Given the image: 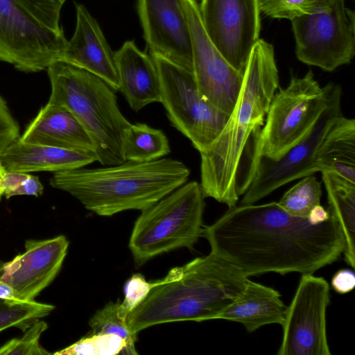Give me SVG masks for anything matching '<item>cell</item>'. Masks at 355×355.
Instances as JSON below:
<instances>
[{
    "label": "cell",
    "mask_w": 355,
    "mask_h": 355,
    "mask_svg": "<svg viewBox=\"0 0 355 355\" xmlns=\"http://www.w3.org/2000/svg\"><path fill=\"white\" fill-rule=\"evenodd\" d=\"M260 12L273 19L295 18L320 12L332 0H257Z\"/></svg>",
    "instance_id": "f1b7e54d"
},
{
    "label": "cell",
    "mask_w": 355,
    "mask_h": 355,
    "mask_svg": "<svg viewBox=\"0 0 355 355\" xmlns=\"http://www.w3.org/2000/svg\"><path fill=\"white\" fill-rule=\"evenodd\" d=\"M322 194L321 182L311 175L288 190L278 203L289 214L307 218L311 210L320 205Z\"/></svg>",
    "instance_id": "d4e9b609"
},
{
    "label": "cell",
    "mask_w": 355,
    "mask_h": 355,
    "mask_svg": "<svg viewBox=\"0 0 355 355\" xmlns=\"http://www.w3.org/2000/svg\"><path fill=\"white\" fill-rule=\"evenodd\" d=\"M201 236L211 252L247 277L266 272L313 274L336 261L345 239L331 214L321 223L293 216L278 202L240 205L229 208Z\"/></svg>",
    "instance_id": "6da1fadb"
},
{
    "label": "cell",
    "mask_w": 355,
    "mask_h": 355,
    "mask_svg": "<svg viewBox=\"0 0 355 355\" xmlns=\"http://www.w3.org/2000/svg\"><path fill=\"white\" fill-rule=\"evenodd\" d=\"M150 56L159 74L160 103L171 124L200 153L206 151L218 137L230 116L202 97L192 72L157 55Z\"/></svg>",
    "instance_id": "ba28073f"
},
{
    "label": "cell",
    "mask_w": 355,
    "mask_h": 355,
    "mask_svg": "<svg viewBox=\"0 0 355 355\" xmlns=\"http://www.w3.org/2000/svg\"><path fill=\"white\" fill-rule=\"evenodd\" d=\"M122 150L125 161L146 162L159 159L171 152L164 132L146 123L130 124L123 132Z\"/></svg>",
    "instance_id": "cb8c5ba5"
},
{
    "label": "cell",
    "mask_w": 355,
    "mask_h": 355,
    "mask_svg": "<svg viewBox=\"0 0 355 355\" xmlns=\"http://www.w3.org/2000/svg\"><path fill=\"white\" fill-rule=\"evenodd\" d=\"M119 90L130 108L138 112L153 103L161 102L158 71L150 56L128 40L114 52Z\"/></svg>",
    "instance_id": "ac0fdd59"
},
{
    "label": "cell",
    "mask_w": 355,
    "mask_h": 355,
    "mask_svg": "<svg viewBox=\"0 0 355 355\" xmlns=\"http://www.w3.org/2000/svg\"><path fill=\"white\" fill-rule=\"evenodd\" d=\"M156 285V281L149 282L140 274L133 275L124 286V300L120 303L119 313L126 320L129 313L135 309Z\"/></svg>",
    "instance_id": "1f68e13d"
},
{
    "label": "cell",
    "mask_w": 355,
    "mask_h": 355,
    "mask_svg": "<svg viewBox=\"0 0 355 355\" xmlns=\"http://www.w3.org/2000/svg\"><path fill=\"white\" fill-rule=\"evenodd\" d=\"M55 306L37 302H10L0 298V331L12 327L25 331L33 322L48 315Z\"/></svg>",
    "instance_id": "484cf974"
},
{
    "label": "cell",
    "mask_w": 355,
    "mask_h": 355,
    "mask_svg": "<svg viewBox=\"0 0 355 355\" xmlns=\"http://www.w3.org/2000/svg\"><path fill=\"white\" fill-rule=\"evenodd\" d=\"M205 198L200 183L187 182L142 210L129 241L135 263L180 248L193 250L203 230Z\"/></svg>",
    "instance_id": "8992f818"
},
{
    "label": "cell",
    "mask_w": 355,
    "mask_h": 355,
    "mask_svg": "<svg viewBox=\"0 0 355 355\" xmlns=\"http://www.w3.org/2000/svg\"><path fill=\"white\" fill-rule=\"evenodd\" d=\"M19 137V127L6 101L0 96V153Z\"/></svg>",
    "instance_id": "d6a6232c"
},
{
    "label": "cell",
    "mask_w": 355,
    "mask_h": 355,
    "mask_svg": "<svg viewBox=\"0 0 355 355\" xmlns=\"http://www.w3.org/2000/svg\"><path fill=\"white\" fill-rule=\"evenodd\" d=\"M68 247L64 235L26 240L23 253L0 262V282L9 286L19 301H35L58 274Z\"/></svg>",
    "instance_id": "2e32d148"
},
{
    "label": "cell",
    "mask_w": 355,
    "mask_h": 355,
    "mask_svg": "<svg viewBox=\"0 0 355 355\" xmlns=\"http://www.w3.org/2000/svg\"><path fill=\"white\" fill-rule=\"evenodd\" d=\"M45 27L63 32L60 25L61 9L66 0H17Z\"/></svg>",
    "instance_id": "4dcf8cb0"
},
{
    "label": "cell",
    "mask_w": 355,
    "mask_h": 355,
    "mask_svg": "<svg viewBox=\"0 0 355 355\" xmlns=\"http://www.w3.org/2000/svg\"><path fill=\"white\" fill-rule=\"evenodd\" d=\"M295 54L302 62L327 71L349 64L355 54V15L345 0L291 21Z\"/></svg>",
    "instance_id": "9c48e42d"
},
{
    "label": "cell",
    "mask_w": 355,
    "mask_h": 355,
    "mask_svg": "<svg viewBox=\"0 0 355 355\" xmlns=\"http://www.w3.org/2000/svg\"><path fill=\"white\" fill-rule=\"evenodd\" d=\"M240 269L210 252L172 268L128 315L137 334L156 324L202 322L218 316L243 293L248 282Z\"/></svg>",
    "instance_id": "3957f363"
},
{
    "label": "cell",
    "mask_w": 355,
    "mask_h": 355,
    "mask_svg": "<svg viewBox=\"0 0 355 355\" xmlns=\"http://www.w3.org/2000/svg\"><path fill=\"white\" fill-rule=\"evenodd\" d=\"M329 86L322 87L309 70L293 76L272 96L260 135L261 155L279 159L313 128L328 105Z\"/></svg>",
    "instance_id": "52a82bcc"
},
{
    "label": "cell",
    "mask_w": 355,
    "mask_h": 355,
    "mask_svg": "<svg viewBox=\"0 0 355 355\" xmlns=\"http://www.w3.org/2000/svg\"><path fill=\"white\" fill-rule=\"evenodd\" d=\"M120 301L109 302L103 309L98 310L89 321L92 334H114L119 335L127 342L126 354L135 355L137 352L135 343L137 334H133L119 313Z\"/></svg>",
    "instance_id": "4316f807"
},
{
    "label": "cell",
    "mask_w": 355,
    "mask_h": 355,
    "mask_svg": "<svg viewBox=\"0 0 355 355\" xmlns=\"http://www.w3.org/2000/svg\"><path fill=\"white\" fill-rule=\"evenodd\" d=\"M189 175L190 171L183 162L160 158L55 172L49 183L76 198L87 210L101 216H111L150 207L186 183Z\"/></svg>",
    "instance_id": "277c9868"
},
{
    "label": "cell",
    "mask_w": 355,
    "mask_h": 355,
    "mask_svg": "<svg viewBox=\"0 0 355 355\" xmlns=\"http://www.w3.org/2000/svg\"><path fill=\"white\" fill-rule=\"evenodd\" d=\"M75 31L59 60L98 76L118 91L119 83L114 52L97 21L86 7L75 3Z\"/></svg>",
    "instance_id": "e0dca14e"
},
{
    "label": "cell",
    "mask_w": 355,
    "mask_h": 355,
    "mask_svg": "<svg viewBox=\"0 0 355 355\" xmlns=\"http://www.w3.org/2000/svg\"><path fill=\"white\" fill-rule=\"evenodd\" d=\"M273 46L259 39L243 73L234 108L210 148L200 153V185L205 197L236 205L254 177L261 157L260 135L279 88Z\"/></svg>",
    "instance_id": "7a4b0ae2"
},
{
    "label": "cell",
    "mask_w": 355,
    "mask_h": 355,
    "mask_svg": "<svg viewBox=\"0 0 355 355\" xmlns=\"http://www.w3.org/2000/svg\"><path fill=\"white\" fill-rule=\"evenodd\" d=\"M44 187L37 176L28 173L21 185L12 193L15 196H34L38 197L43 193Z\"/></svg>",
    "instance_id": "d590c367"
},
{
    "label": "cell",
    "mask_w": 355,
    "mask_h": 355,
    "mask_svg": "<svg viewBox=\"0 0 355 355\" xmlns=\"http://www.w3.org/2000/svg\"><path fill=\"white\" fill-rule=\"evenodd\" d=\"M329 285L321 277L302 274L287 306L278 355H330L326 312Z\"/></svg>",
    "instance_id": "7c38bea8"
},
{
    "label": "cell",
    "mask_w": 355,
    "mask_h": 355,
    "mask_svg": "<svg viewBox=\"0 0 355 355\" xmlns=\"http://www.w3.org/2000/svg\"><path fill=\"white\" fill-rule=\"evenodd\" d=\"M328 211L338 221L345 239V261L355 267V183L332 171H322Z\"/></svg>",
    "instance_id": "603a6c76"
},
{
    "label": "cell",
    "mask_w": 355,
    "mask_h": 355,
    "mask_svg": "<svg viewBox=\"0 0 355 355\" xmlns=\"http://www.w3.org/2000/svg\"><path fill=\"white\" fill-rule=\"evenodd\" d=\"M146 46L157 55L193 73L189 28L181 0H137Z\"/></svg>",
    "instance_id": "9a60e30c"
},
{
    "label": "cell",
    "mask_w": 355,
    "mask_h": 355,
    "mask_svg": "<svg viewBox=\"0 0 355 355\" xmlns=\"http://www.w3.org/2000/svg\"><path fill=\"white\" fill-rule=\"evenodd\" d=\"M286 309L278 291L250 279L243 293L218 319L241 323L251 333L266 324L282 325Z\"/></svg>",
    "instance_id": "44dd1931"
},
{
    "label": "cell",
    "mask_w": 355,
    "mask_h": 355,
    "mask_svg": "<svg viewBox=\"0 0 355 355\" xmlns=\"http://www.w3.org/2000/svg\"><path fill=\"white\" fill-rule=\"evenodd\" d=\"M6 171L59 172L85 167L96 161L94 152H85L21 141L19 138L1 153Z\"/></svg>",
    "instance_id": "d6986e66"
},
{
    "label": "cell",
    "mask_w": 355,
    "mask_h": 355,
    "mask_svg": "<svg viewBox=\"0 0 355 355\" xmlns=\"http://www.w3.org/2000/svg\"><path fill=\"white\" fill-rule=\"evenodd\" d=\"M328 105L310 132L277 160L261 156L254 177L240 205L254 204L280 187L318 172L317 149L335 120L342 115L341 88L329 83Z\"/></svg>",
    "instance_id": "8fae6325"
},
{
    "label": "cell",
    "mask_w": 355,
    "mask_h": 355,
    "mask_svg": "<svg viewBox=\"0 0 355 355\" xmlns=\"http://www.w3.org/2000/svg\"><path fill=\"white\" fill-rule=\"evenodd\" d=\"M64 32L40 24L17 0H0V60L24 72L46 69L67 44Z\"/></svg>",
    "instance_id": "30bf717a"
},
{
    "label": "cell",
    "mask_w": 355,
    "mask_h": 355,
    "mask_svg": "<svg viewBox=\"0 0 355 355\" xmlns=\"http://www.w3.org/2000/svg\"><path fill=\"white\" fill-rule=\"evenodd\" d=\"M51 83L48 103L71 112L89 136L103 166L125 162L124 130L131 124L121 113L116 91L98 76L60 60L46 69Z\"/></svg>",
    "instance_id": "5b68a950"
},
{
    "label": "cell",
    "mask_w": 355,
    "mask_h": 355,
    "mask_svg": "<svg viewBox=\"0 0 355 355\" xmlns=\"http://www.w3.org/2000/svg\"><path fill=\"white\" fill-rule=\"evenodd\" d=\"M48 324L40 319L33 322L19 338H13L0 347V355H45L51 354L41 346L40 339Z\"/></svg>",
    "instance_id": "f546056e"
},
{
    "label": "cell",
    "mask_w": 355,
    "mask_h": 355,
    "mask_svg": "<svg viewBox=\"0 0 355 355\" xmlns=\"http://www.w3.org/2000/svg\"><path fill=\"white\" fill-rule=\"evenodd\" d=\"M27 175L24 173L6 171L1 182L3 196L7 199L12 197L13 192L18 189Z\"/></svg>",
    "instance_id": "e575fe53"
},
{
    "label": "cell",
    "mask_w": 355,
    "mask_h": 355,
    "mask_svg": "<svg viewBox=\"0 0 355 355\" xmlns=\"http://www.w3.org/2000/svg\"><path fill=\"white\" fill-rule=\"evenodd\" d=\"M127 342L114 334H91L55 355H116L126 354Z\"/></svg>",
    "instance_id": "83f0119b"
},
{
    "label": "cell",
    "mask_w": 355,
    "mask_h": 355,
    "mask_svg": "<svg viewBox=\"0 0 355 355\" xmlns=\"http://www.w3.org/2000/svg\"><path fill=\"white\" fill-rule=\"evenodd\" d=\"M6 173V170L5 169L4 166H3L1 159H0V200L1 196H3L2 191L1 190V182L2 180V178L5 173Z\"/></svg>",
    "instance_id": "74e56055"
},
{
    "label": "cell",
    "mask_w": 355,
    "mask_h": 355,
    "mask_svg": "<svg viewBox=\"0 0 355 355\" xmlns=\"http://www.w3.org/2000/svg\"><path fill=\"white\" fill-rule=\"evenodd\" d=\"M332 288L340 294H346L352 291L355 286V275L349 269L338 270L331 281Z\"/></svg>",
    "instance_id": "836d02e7"
},
{
    "label": "cell",
    "mask_w": 355,
    "mask_h": 355,
    "mask_svg": "<svg viewBox=\"0 0 355 355\" xmlns=\"http://www.w3.org/2000/svg\"><path fill=\"white\" fill-rule=\"evenodd\" d=\"M0 298L10 302H23L16 298L9 286L1 282H0Z\"/></svg>",
    "instance_id": "8d00e7d4"
},
{
    "label": "cell",
    "mask_w": 355,
    "mask_h": 355,
    "mask_svg": "<svg viewBox=\"0 0 355 355\" xmlns=\"http://www.w3.org/2000/svg\"><path fill=\"white\" fill-rule=\"evenodd\" d=\"M189 28L193 74L202 97L230 115L241 88L243 74L222 55L206 33L196 0H181Z\"/></svg>",
    "instance_id": "5bb4252c"
},
{
    "label": "cell",
    "mask_w": 355,
    "mask_h": 355,
    "mask_svg": "<svg viewBox=\"0 0 355 355\" xmlns=\"http://www.w3.org/2000/svg\"><path fill=\"white\" fill-rule=\"evenodd\" d=\"M201 21L207 35L225 59L244 73L251 51L260 39L257 0H201Z\"/></svg>",
    "instance_id": "4fadbf2b"
},
{
    "label": "cell",
    "mask_w": 355,
    "mask_h": 355,
    "mask_svg": "<svg viewBox=\"0 0 355 355\" xmlns=\"http://www.w3.org/2000/svg\"><path fill=\"white\" fill-rule=\"evenodd\" d=\"M19 139L26 143L95 153L89 136L71 112L50 103L40 109Z\"/></svg>",
    "instance_id": "ffe728a7"
},
{
    "label": "cell",
    "mask_w": 355,
    "mask_h": 355,
    "mask_svg": "<svg viewBox=\"0 0 355 355\" xmlns=\"http://www.w3.org/2000/svg\"><path fill=\"white\" fill-rule=\"evenodd\" d=\"M318 171H332L355 183V119L337 118L315 153Z\"/></svg>",
    "instance_id": "7402d4cb"
}]
</instances>
